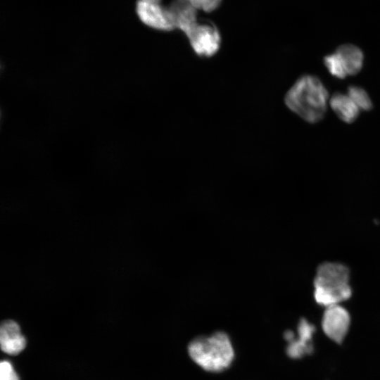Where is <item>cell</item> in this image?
Masks as SVG:
<instances>
[{
	"mask_svg": "<svg viewBox=\"0 0 380 380\" xmlns=\"http://www.w3.org/2000/svg\"><path fill=\"white\" fill-rule=\"evenodd\" d=\"M328 100V91L322 82L310 75L300 77L284 96V103L289 109L311 123L323 118Z\"/></svg>",
	"mask_w": 380,
	"mask_h": 380,
	"instance_id": "6da1fadb",
	"label": "cell"
},
{
	"mask_svg": "<svg viewBox=\"0 0 380 380\" xmlns=\"http://www.w3.org/2000/svg\"><path fill=\"white\" fill-rule=\"evenodd\" d=\"M192 360L209 372H221L232 365L234 350L229 336L217 331L208 336H198L188 346Z\"/></svg>",
	"mask_w": 380,
	"mask_h": 380,
	"instance_id": "7a4b0ae2",
	"label": "cell"
},
{
	"mask_svg": "<svg viewBox=\"0 0 380 380\" xmlns=\"http://www.w3.org/2000/svg\"><path fill=\"white\" fill-rule=\"evenodd\" d=\"M348 268L338 262H324L317 270L314 279V297L316 302L325 308L340 305L352 295L348 284Z\"/></svg>",
	"mask_w": 380,
	"mask_h": 380,
	"instance_id": "3957f363",
	"label": "cell"
},
{
	"mask_svg": "<svg viewBox=\"0 0 380 380\" xmlns=\"http://www.w3.org/2000/svg\"><path fill=\"white\" fill-rule=\"evenodd\" d=\"M186 35L194 51L200 57H211L220 48V32L211 23H197Z\"/></svg>",
	"mask_w": 380,
	"mask_h": 380,
	"instance_id": "277c9868",
	"label": "cell"
},
{
	"mask_svg": "<svg viewBox=\"0 0 380 380\" xmlns=\"http://www.w3.org/2000/svg\"><path fill=\"white\" fill-rule=\"evenodd\" d=\"M136 11L139 20L146 25L161 31L175 30L168 7L162 0H137Z\"/></svg>",
	"mask_w": 380,
	"mask_h": 380,
	"instance_id": "5b68a950",
	"label": "cell"
},
{
	"mask_svg": "<svg viewBox=\"0 0 380 380\" xmlns=\"http://www.w3.org/2000/svg\"><path fill=\"white\" fill-rule=\"evenodd\" d=\"M350 316L348 310L340 305L326 308L322 319V328L327 336L341 343L350 327Z\"/></svg>",
	"mask_w": 380,
	"mask_h": 380,
	"instance_id": "8992f818",
	"label": "cell"
},
{
	"mask_svg": "<svg viewBox=\"0 0 380 380\" xmlns=\"http://www.w3.org/2000/svg\"><path fill=\"white\" fill-rule=\"evenodd\" d=\"M315 327L304 318L300 319L298 325V337L295 336L288 342L286 349L287 355L293 359H298L313 351L312 343Z\"/></svg>",
	"mask_w": 380,
	"mask_h": 380,
	"instance_id": "52a82bcc",
	"label": "cell"
},
{
	"mask_svg": "<svg viewBox=\"0 0 380 380\" xmlns=\"http://www.w3.org/2000/svg\"><path fill=\"white\" fill-rule=\"evenodd\" d=\"M26 346V340L19 325L13 320L0 323V348L9 355L20 353Z\"/></svg>",
	"mask_w": 380,
	"mask_h": 380,
	"instance_id": "ba28073f",
	"label": "cell"
},
{
	"mask_svg": "<svg viewBox=\"0 0 380 380\" xmlns=\"http://www.w3.org/2000/svg\"><path fill=\"white\" fill-rule=\"evenodd\" d=\"M175 28L185 34L198 23L197 9L189 0H172L168 6Z\"/></svg>",
	"mask_w": 380,
	"mask_h": 380,
	"instance_id": "9c48e42d",
	"label": "cell"
},
{
	"mask_svg": "<svg viewBox=\"0 0 380 380\" xmlns=\"http://www.w3.org/2000/svg\"><path fill=\"white\" fill-rule=\"evenodd\" d=\"M335 53L347 75H354L360 72L363 63V53L357 46L350 44H343Z\"/></svg>",
	"mask_w": 380,
	"mask_h": 380,
	"instance_id": "30bf717a",
	"label": "cell"
},
{
	"mask_svg": "<svg viewBox=\"0 0 380 380\" xmlns=\"http://www.w3.org/2000/svg\"><path fill=\"white\" fill-rule=\"evenodd\" d=\"M329 104L335 113L346 122H352L357 117L360 109L347 95L334 94L329 100Z\"/></svg>",
	"mask_w": 380,
	"mask_h": 380,
	"instance_id": "8fae6325",
	"label": "cell"
},
{
	"mask_svg": "<svg viewBox=\"0 0 380 380\" xmlns=\"http://www.w3.org/2000/svg\"><path fill=\"white\" fill-rule=\"evenodd\" d=\"M348 96L360 110H369L372 107V103L367 93L359 87H350Z\"/></svg>",
	"mask_w": 380,
	"mask_h": 380,
	"instance_id": "7c38bea8",
	"label": "cell"
},
{
	"mask_svg": "<svg viewBox=\"0 0 380 380\" xmlns=\"http://www.w3.org/2000/svg\"><path fill=\"white\" fill-rule=\"evenodd\" d=\"M324 63L329 72L334 77L343 79L347 76L338 56L334 53L324 57Z\"/></svg>",
	"mask_w": 380,
	"mask_h": 380,
	"instance_id": "4fadbf2b",
	"label": "cell"
},
{
	"mask_svg": "<svg viewBox=\"0 0 380 380\" xmlns=\"http://www.w3.org/2000/svg\"><path fill=\"white\" fill-rule=\"evenodd\" d=\"M0 380H19L13 365L8 361H0Z\"/></svg>",
	"mask_w": 380,
	"mask_h": 380,
	"instance_id": "5bb4252c",
	"label": "cell"
},
{
	"mask_svg": "<svg viewBox=\"0 0 380 380\" xmlns=\"http://www.w3.org/2000/svg\"><path fill=\"white\" fill-rule=\"evenodd\" d=\"M189 1L198 10L211 12L215 10L221 4L222 0H189Z\"/></svg>",
	"mask_w": 380,
	"mask_h": 380,
	"instance_id": "9a60e30c",
	"label": "cell"
}]
</instances>
